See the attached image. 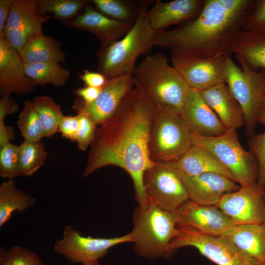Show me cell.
<instances>
[{
	"instance_id": "obj_1",
	"label": "cell",
	"mask_w": 265,
	"mask_h": 265,
	"mask_svg": "<svg viewBox=\"0 0 265 265\" xmlns=\"http://www.w3.org/2000/svg\"><path fill=\"white\" fill-rule=\"evenodd\" d=\"M159 109L134 84L115 112L97 128L83 176L104 166L119 167L131 177L138 206H146L149 201L143 176L155 163L150 156L149 139Z\"/></svg>"
},
{
	"instance_id": "obj_2",
	"label": "cell",
	"mask_w": 265,
	"mask_h": 265,
	"mask_svg": "<svg viewBox=\"0 0 265 265\" xmlns=\"http://www.w3.org/2000/svg\"><path fill=\"white\" fill-rule=\"evenodd\" d=\"M257 0H205L199 15L170 30L156 31L154 46L167 48L173 66L234 53Z\"/></svg>"
},
{
	"instance_id": "obj_3",
	"label": "cell",
	"mask_w": 265,
	"mask_h": 265,
	"mask_svg": "<svg viewBox=\"0 0 265 265\" xmlns=\"http://www.w3.org/2000/svg\"><path fill=\"white\" fill-rule=\"evenodd\" d=\"M132 76L134 84L159 107H171L181 113L190 87L164 54L146 56L136 66Z\"/></svg>"
},
{
	"instance_id": "obj_4",
	"label": "cell",
	"mask_w": 265,
	"mask_h": 265,
	"mask_svg": "<svg viewBox=\"0 0 265 265\" xmlns=\"http://www.w3.org/2000/svg\"><path fill=\"white\" fill-rule=\"evenodd\" d=\"M149 2L144 1L132 26L122 38L98 52L99 70L107 79L133 75L137 58L154 46L156 31L150 26L147 14Z\"/></svg>"
},
{
	"instance_id": "obj_5",
	"label": "cell",
	"mask_w": 265,
	"mask_h": 265,
	"mask_svg": "<svg viewBox=\"0 0 265 265\" xmlns=\"http://www.w3.org/2000/svg\"><path fill=\"white\" fill-rule=\"evenodd\" d=\"M132 221L130 233L138 256L149 259L171 257L169 245L178 233L175 212L163 210L149 200L146 206L135 209Z\"/></svg>"
},
{
	"instance_id": "obj_6",
	"label": "cell",
	"mask_w": 265,
	"mask_h": 265,
	"mask_svg": "<svg viewBox=\"0 0 265 265\" xmlns=\"http://www.w3.org/2000/svg\"><path fill=\"white\" fill-rule=\"evenodd\" d=\"M192 144L210 151L231 173L240 187L257 183L258 165L253 153L241 145L236 130L227 129L216 136H204L192 134Z\"/></svg>"
},
{
	"instance_id": "obj_7",
	"label": "cell",
	"mask_w": 265,
	"mask_h": 265,
	"mask_svg": "<svg viewBox=\"0 0 265 265\" xmlns=\"http://www.w3.org/2000/svg\"><path fill=\"white\" fill-rule=\"evenodd\" d=\"M236 55L240 67L234 63L230 54L226 56V84L241 106L246 132L252 136L265 90V69L254 71L239 54Z\"/></svg>"
},
{
	"instance_id": "obj_8",
	"label": "cell",
	"mask_w": 265,
	"mask_h": 265,
	"mask_svg": "<svg viewBox=\"0 0 265 265\" xmlns=\"http://www.w3.org/2000/svg\"><path fill=\"white\" fill-rule=\"evenodd\" d=\"M192 133L180 113L169 107H159L149 139V153L155 162H174L192 145Z\"/></svg>"
},
{
	"instance_id": "obj_9",
	"label": "cell",
	"mask_w": 265,
	"mask_h": 265,
	"mask_svg": "<svg viewBox=\"0 0 265 265\" xmlns=\"http://www.w3.org/2000/svg\"><path fill=\"white\" fill-rule=\"evenodd\" d=\"M177 227L178 233L169 245L171 256L179 248L190 246L217 265H263L224 237L212 236L191 228Z\"/></svg>"
},
{
	"instance_id": "obj_10",
	"label": "cell",
	"mask_w": 265,
	"mask_h": 265,
	"mask_svg": "<svg viewBox=\"0 0 265 265\" xmlns=\"http://www.w3.org/2000/svg\"><path fill=\"white\" fill-rule=\"evenodd\" d=\"M143 184L148 199L166 211L175 212L189 200L173 162H155L144 172Z\"/></svg>"
},
{
	"instance_id": "obj_11",
	"label": "cell",
	"mask_w": 265,
	"mask_h": 265,
	"mask_svg": "<svg viewBox=\"0 0 265 265\" xmlns=\"http://www.w3.org/2000/svg\"><path fill=\"white\" fill-rule=\"evenodd\" d=\"M131 233L110 238L84 237L70 225L66 226L61 239L53 244L55 252L63 256L72 264L98 262L111 247L124 243L132 242Z\"/></svg>"
},
{
	"instance_id": "obj_12",
	"label": "cell",
	"mask_w": 265,
	"mask_h": 265,
	"mask_svg": "<svg viewBox=\"0 0 265 265\" xmlns=\"http://www.w3.org/2000/svg\"><path fill=\"white\" fill-rule=\"evenodd\" d=\"M49 17L40 13L37 0H14L0 33L21 55L34 38L43 33L42 25Z\"/></svg>"
},
{
	"instance_id": "obj_13",
	"label": "cell",
	"mask_w": 265,
	"mask_h": 265,
	"mask_svg": "<svg viewBox=\"0 0 265 265\" xmlns=\"http://www.w3.org/2000/svg\"><path fill=\"white\" fill-rule=\"evenodd\" d=\"M265 188L256 183L225 194L216 206L235 225L265 223Z\"/></svg>"
},
{
	"instance_id": "obj_14",
	"label": "cell",
	"mask_w": 265,
	"mask_h": 265,
	"mask_svg": "<svg viewBox=\"0 0 265 265\" xmlns=\"http://www.w3.org/2000/svg\"><path fill=\"white\" fill-rule=\"evenodd\" d=\"M175 212L177 226L212 236L224 237L235 225L216 205H202L189 200Z\"/></svg>"
},
{
	"instance_id": "obj_15",
	"label": "cell",
	"mask_w": 265,
	"mask_h": 265,
	"mask_svg": "<svg viewBox=\"0 0 265 265\" xmlns=\"http://www.w3.org/2000/svg\"><path fill=\"white\" fill-rule=\"evenodd\" d=\"M134 85L133 78L131 74L107 79L93 102L86 105L80 100L76 101L74 108L78 113H86L99 126L115 112Z\"/></svg>"
},
{
	"instance_id": "obj_16",
	"label": "cell",
	"mask_w": 265,
	"mask_h": 265,
	"mask_svg": "<svg viewBox=\"0 0 265 265\" xmlns=\"http://www.w3.org/2000/svg\"><path fill=\"white\" fill-rule=\"evenodd\" d=\"M26 74L21 55L0 33V94L1 97L12 93L22 95L36 87Z\"/></svg>"
},
{
	"instance_id": "obj_17",
	"label": "cell",
	"mask_w": 265,
	"mask_h": 265,
	"mask_svg": "<svg viewBox=\"0 0 265 265\" xmlns=\"http://www.w3.org/2000/svg\"><path fill=\"white\" fill-rule=\"evenodd\" d=\"M180 114L192 134L216 136L227 129L204 101L201 91L191 87Z\"/></svg>"
},
{
	"instance_id": "obj_18",
	"label": "cell",
	"mask_w": 265,
	"mask_h": 265,
	"mask_svg": "<svg viewBox=\"0 0 265 265\" xmlns=\"http://www.w3.org/2000/svg\"><path fill=\"white\" fill-rule=\"evenodd\" d=\"M181 176L189 200L202 205H216L225 194L240 187L234 180L217 173Z\"/></svg>"
},
{
	"instance_id": "obj_19",
	"label": "cell",
	"mask_w": 265,
	"mask_h": 265,
	"mask_svg": "<svg viewBox=\"0 0 265 265\" xmlns=\"http://www.w3.org/2000/svg\"><path fill=\"white\" fill-rule=\"evenodd\" d=\"M135 21L112 19L90 5H86L84 13L70 22L69 25L95 34L101 43V49H104L123 37L132 28Z\"/></svg>"
},
{
	"instance_id": "obj_20",
	"label": "cell",
	"mask_w": 265,
	"mask_h": 265,
	"mask_svg": "<svg viewBox=\"0 0 265 265\" xmlns=\"http://www.w3.org/2000/svg\"><path fill=\"white\" fill-rule=\"evenodd\" d=\"M205 0H157L147 11L151 27L157 31L172 25L182 24L195 19L204 6Z\"/></svg>"
},
{
	"instance_id": "obj_21",
	"label": "cell",
	"mask_w": 265,
	"mask_h": 265,
	"mask_svg": "<svg viewBox=\"0 0 265 265\" xmlns=\"http://www.w3.org/2000/svg\"><path fill=\"white\" fill-rule=\"evenodd\" d=\"M226 55L186 62L175 67L192 88L202 91L226 83Z\"/></svg>"
},
{
	"instance_id": "obj_22",
	"label": "cell",
	"mask_w": 265,
	"mask_h": 265,
	"mask_svg": "<svg viewBox=\"0 0 265 265\" xmlns=\"http://www.w3.org/2000/svg\"><path fill=\"white\" fill-rule=\"evenodd\" d=\"M201 93L226 129L236 130L244 124L242 108L226 83L217 84Z\"/></svg>"
},
{
	"instance_id": "obj_23",
	"label": "cell",
	"mask_w": 265,
	"mask_h": 265,
	"mask_svg": "<svg viewBox=\"0 0 265 265\" xmlns=\"http://www.w3.org/2000/svg\"><path fill=\"white\" fill-rule=\"evenodd\" d=\"M173 163L182 176L190 177L206 173H214L234 180L229 171L212 154L205 148L197 145H192Z\"/></svg>"
},
{
	"instance_id": "obj_24",
	"label": "cell",
	"mask_w": 265,
	"mask_h": 265,
	"mask_svg": "<svg viewBox=\"0 0 265 265\" xmlns=\"http://www.w3.org/2000/svg\"><path fill=\"white\" fill-rule=\"evenodd\" d=\"M224 237L265 265V223L235 225Z\"/></svg>"
},
{
	"instance_id": "obj_25",
	"label": "cell",
	"mask_w": 265,
	"mask_h": 265,
	"mask_svg": "<svg viewBox=\"0 0 265 265\" xmlns=\"http://www.w3.org/2000/svg\"><path fill=\"white\" fill-rule=\"evenodd\" d=\"M252 70L265 69V29L242 30L234 51Z\"/></svg>"
},
{
	"instance_id": "obj_26",
	"label": "cell",
	"mask_w": 265,
	"mask_h": 265,
	"mask_svg": "<svg viewBox=\"0 0 265 265\" xmlns=\"http://www.w3.org/2000/svg\"><path fill=\"white\" fill-rule=\"evenodd\" d=\"M24 64L49 61L64 62L66 56L53 37L41 34L34 38L21 55Z\"/></svg>"
},
{
	"instance_id": "obj_27",
	"label": "cell",
	"mask_w": 265,
	"mask_h": 265,
	"mask_svg": "<svg viewBox=\"0 0 265 265\" xmlns=\"http://www.w3.org/2000/svg\"><path fill=\"white\" fill-rule=\"evenodd\" d=\"M36 199L20 190L13 179L0 185V227H2L15 211L22 213L35 205Z\"/></svg>"
},
{
	"instance_id": "obj_28",
	"label": "cell",
	"mask_w": 265,
	"mask_h": 265,
	"mask_svg": "<svg viewBox=\"0 0 265 265\" xmlns=\"http://www.w3.org/2000/svg\"><path fill=\"white\" fill-rule=\"evenodd\" d=\"M24 68L26 74L36 85L51 83L55 87L63 86L70 77L69 70L56 61L24 64Z\"/></svg>"
},
{
	"instance_id": "obj_29",
	"label": "cell",
	"mask_w": 265,
	"mask_h": 265,
	"mask_svg": "<svg viewBox=\"0 0 265 265\" xmlns=\"http://www.w3.org/2000/svg\"><path fill=\"white\" fill-rule=\"evenodd\" d=\"M47 155L44 143L24 140L18 146V176H31L37 172Z\"/></svg>"
},
{
	"instance_id": "obj_30",
	"label": "cell",
	"mask_w": 265,
	"mask_h": 265,
	"mask_svg": "<svg viewBox=\"0 0 265 265\" xmlns=\"http://www.w3.org/2000/svg\"><path fill=\"white\" fill-rule=\"evenodd\" d=\"M31 101L39 115L43 137H52L58 132L59 123L64 116L60 106L47 96L35 97Z\"/></svg>"
},
{
	"instance_id": "obj_31",
	"label": "cell",
	"mask_w": 265,
	"mask_h": 265,
	"mask_svg": "<svg viewBox=\"0 0 265 265\" xmlns=\"http://www.w3.org/2000/svg\"><path fill=\"white\" fill-rule=\"evenodd\" d=\"M99 12L112 19L135 21L145 1L135 2L124 0H92Z\"/></svg>"
},
{
	"instance_id": "obj_32",
	"label": "cell",
	"mask_w": 265,
	"mask_h": 265,
	"mask_svg": "<svg viewBox=\"0 0 265 265\" xmlns=\"http://www.w3.org/2000/svg\"><path fill=\"white\" fill-rule=\"evenodd\" d=\"M17 126L25 140L38 142L43 137L39 115L31 101H25Z\"/></svg>"
},
{
	"instance_id": "obj_33",
	"label": "cell",
	"mask_w": 265,
	"mask_h": 265,
	"mask_svg": "<svg viewBox=\"0 0 265 265\" xmlns=\"http://www.w3.org/2000/svg\"><path fill=\"white\" fill-rule=\"evenodd\" d=\"M42 15L53 14L56 19H68L78 14L88 3L85 0H37Z\"/></svg>"
},
{
	"instance_id": "obj_34",
	"label": "cell",
	"mask_w": 265,
	"mask_h": 265,
	"mask_svg": "<svg viewBox=\"0 0 265 265\" xmlns=\"http://www.w3.org/2000/svg\"><path fill=\"white\" fill-rule=\"evenodd\" d=\"M0 265H43L32 251L19 245L0 250Z\"/></svg>"
},
{
	"instance_id": "obj_35",
	"label": "cell",
	"mask_w": 265,
	"mask_h": 265,
	"mask_svg": "<svg viewBox=\"0 0 265 265\" xmlns=\"http://www.w3.org/2000/svg\"><path fill=\"white\" fill-rule=\"evenodd\" d=\"M0 149V176L13 179L18 176V146L10 142Z\"/></svg>"
},
{
	"instance_id": "obj_36",
	"label": "cell",
	"mask_w": 265,
	"mask_h": 265,
	"mask_svg": "<svg viewBox=\"0 0 265 265\" xmlns=\"http://www.w3.org/2000/svg\"><path fill=\"white\" fill-rule=\"evenodd\" d=\"M78 114L80 122L75 141L80 150L85 151L95 137L97 125L86 113L78 112Z\"/></svg>"
},
{
	"instance_id": "obj_37",
	"label": "cell",
	"mask_w": 265,
	"mask_h": 265,
	"mask_svg": "<svg viewBox=\"0 0 265 265\" xmlns=\"http://www.w3.org/2000/svg\"><path fill=\"white\" fill-rule=\"evenodd\" d=\"M250 150L254 154L258 165L257 183L265 188V131L252 137L249 141Z\"/></svg>"
},
{
	"instance_id": "obj_38",
	"label": "cell",
	"mask_w": 265,
	"mask_h": 265,
	"mask_svg": "<svg viewBox=\"0 0 265 265\" xmlns=\"http://www.w3.org/2000/svg\"><path fill=\"white\" fill-rule=\"evenodd\" d=\"M265 29V0H257L255 6L243 30Z\"/></svg>"
},
{
	"instance_id": "obj_39",
	"label": "cell",
	"mask_w": 265,
	"mask_h": 265,
	"mask_svg": "<svg viewBox=\"0 0 265 265\" xmlns=\"http://www.w3.org/2000/svg\"><path fill=\"white\" fill-rule=\"evenodd\" d=\"M79 122V114L76 116H63L59 123L58 132L65 138L75 141Z\"/></svg>"
},
{
	"instance_id": "obj_40",
	"label": "cell",
	"mask_w": 265,
	"mask_h": 265,
	"mask_svg": "<svg viewBox=\"0 0 265 265\" xmlns=\"http://www.w3.org/2000/svg\"><path fill=\"white\" fill-rule=\"evenodd\" d=\"M81 80L86 85L97 88H102L106 82L107 79L101 73L91 72L85 70L80 76Z\"/></svg>"
},
{
	"instance_id": "obj_41",
	"label": "cell",
	"mask_w": 265,
	"mask_h": 265,
	"mask_svg": "<svg viewBox=\"0 0 265 265\" xmlns=\"http://www.w3.org/2000/svg\"><path fill=\"white\" fill-rule=\"evenodd\" d=\"M102 88L86 85L74 91L73 93L81 98L83 104L87 105L93 102L99 96Z\"/></svg>"
},
{
	"instance_id": "obj_42",
	"label": "cell",
	"mask_w": 265,
	"mask_h": 265,
	"mask_svg": "<svg viewBox=\"0 0 265 265\" xmlns=\"http://www.w3.org/2000/svg\"><path fill=\"white\" fill-rule=\"evenodd\" d=\"M19 106L14 99L10 97H1L0 100V124H4L7 115L12 114L19 109Z\"/></svg>"
},
{
	"instance_id": "obj_43",
	"label": "cell",
	"mask_w": 265,
	"mask_h": 265,
	"mask_svg": "<svg viewBox=\"0 0 265 265\" xmlns=\"http://www.w3.org/2000/svg\"><path fill=\"white\" fill-rule=\"evenodd\" d=\"M14 0H0V33L3 31Z\"/></svg>"
},
{
	"instance_id": "obj_44",
	"label": "cell",
	"mask_w": 265,
	"mask_h": 265,
	"mask_svg": "<svg viewBox=\"0 0 265 265\" xmlns=\"http://www.w3.org/2000/svg\"><path fill=\"white\" fill-rule=\"evenodd\" d=\"M257 121L265 126V90L258 112Z\"/></svg>"
},
{
	"instance_id": "obj_45",
	"label": "cell",
	"mask_w": 265,
	"mask_h": 265,
	"mask_svg": "<svg viewBox=\"0 0 265 265\" xmlns=\"http://www.w3.org/2000/svg\"><path fill=\"white\" fill-rule=\"evenodd\" d=\"M82 265H102L100 264L98 262H88L82 264Z\"/></svg>"
},
{
	"instance_id": "obj_46",
	"label": "cell",
	"mask_w": 265,
	"mask_h": 265,
	"mask_svg": "<svg viewBox=\"0 0 265 265\" xmlns=\"http://www.w3.org/2000/svg\"><path fill=\"white\" fill-rule=\"evenodd\" d=\"M264 198H265V192H264Z\"/></svg>"
}]
</instances>
